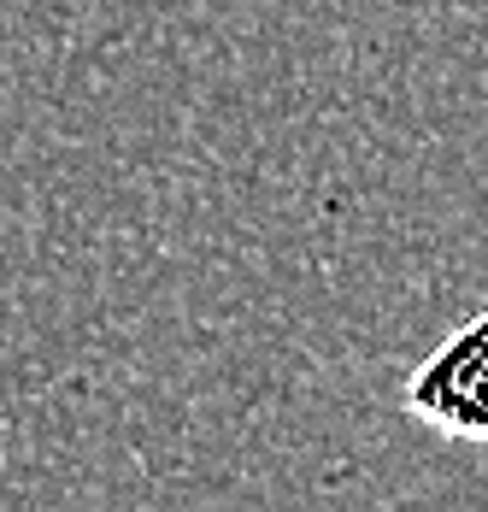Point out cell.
<instances>
[{"instance_id": "6da1fadb", "label": "cell", "mask_w": 488, "mask_h": 512, "mask_svg": "<svg viewBox=\"0 0 488 512\" xmlns=\"http://www.w3.org/2000/svg\"><path fill=\"white\" fill-rule=\"evenodd\" d=\"M400 407L412 424L447 442H488V307L447 330L400 383Z\"/></svg>"}]
</instances>
